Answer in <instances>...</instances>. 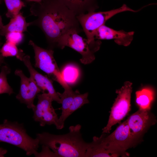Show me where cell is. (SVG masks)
<instances>
[{"label": "cell", "mask_w": 157, "mask_h": 157, "mask_svg": "<svg viewBox=\"0 0 157 157\" xmlns=\"http://www.w3.org/2000/svg\"><path fill=\"white\" fill-rule=\"evenodd\" d=\"M139 10H133L124 4L117 9L106 11L88 13L77 16L76 17L85 33L88 42L100 46L101 41L95 40L94 38L95 32L100 27L105 24L107 20L117 14L127 11L137 12Z\"/></svg>", "instance_id": "5b68a950"}, {"label": "cell", "mask_w": 157, "mask_h": 157, "mask_svg": "<svg viewBox=\"0 0 157 157\" xmlns=\"http://www.w3.org/2000/svg\"><path fill=\"white\" fill-rule=\"evenodd\" d=\"M135 94L136 102L139 109L149 110L154 99V90L150 87H144L137 91Z\"/></svg>", "instance_id": "e0dca14e"}, {"label": "cell", "mask_w": 157, "mask_h": 157, "mask_svg": "<svg viewBox=\"0 0 157 157\" xmlns=\"http://www.w3.org/2000/svg\"><path fill=\"white\" fill-rule=\"evenodd\" d=\"M7 8L6 14L8 18H12L20 13L22 8L25 6L21 0H4Z\"/></svg>", "instance_id": "ffe728a7"}, {"label": "cell", "mask_w": 157, "mask_h": 157, "mask_svg": "<svg viewBox=\"0 0 157 157\" xmlns=\"http://www.w3.org/2000/svg\"><path fill=\"white\" fill-rule=\"evenodd\" d=\"M29 44L33 47L35 53V66L45 72L53 80L58 82L64 90L72 89L64 80L53 57L54 51L51 49L40 47L30 40Z\"/></svg>", "instance_id": "52a82bcc"}, {"label": "cell", "mask_w": 157, "mask_h": 157, "mask_svg": "<svg viewBox=\"0 0 157 157\" xmlns=\"http://www.w3.org/2000/svg\"><path fill=\"white\" fill-rule=\"evenodd\" d=\"M30 11L36 19L29 22V26L40 28L52 46H57L61 36L71 29L83 31L76 16L57 0L35 2L31 5Z\"/></svg>", "instance_id": "6da1fadb"}, {"label": "cell", "mask_w": 157, "mask_h": 157, "mask_svg": "<svg viewBox=\"0 0 157 157\" xmlns=\"http://www.w3.org/2000/svg\"><path fill=\"white\" fill-rule=\"evenodd\" d=\"M37 104L32 108L34 120L39 122L41 126L54 124L56 126L58 118L52 105L53 100L48 93L38 94Z\"/></svg>", "instance_id": "9c48e42d"}, {"label": "cell", "mask_w": 157, "mask_h": 157, "mask_svg": "<svg viewBox=\"0 0 157 157\" xmlns=\"http://www.w3.org/2000/svg\"><path fill=\"white\" fill-rule=\"evenodd\" d=\"M10 71V69L7 65L3 66L1 68L0 73V94L7 93L10 95L14 93L7 81V75Z\"/></svg>", "instance_id": "44dd1931"}, {"label": "cell", "mask_w": 157, "mask_h": 157, "mask_svg": "<svg viewBox=\"0 0 157 157\" xmlns=\"http://www.w3.org/2000/svg\"><path fill=\"white\" fill-rule=\"evenodd\" d=\"M15 73L21 79L20 89L16 98L21 103L26 104L28 108L32 109L35 106V98L42 91L33 78L27 77L22 70L17 69Z\"/></svg>", "instance_id": "30bf717a"}, {"label": "cell", "mask_w": 157, "mask_h": 157, "mask_svg": "<svg viewBox=\"0 0 157 157\" xmlns=\"http://www.w3.org/2000/svg\"><path fill=\"white\" fill-rule=\"evenodd\" d=\"M88 95V92L80 94L79 92L75 95L69 108L63 116L58 118V124L56 126L57 129H62L64 127L65 120L69 116L84 104L89 103Z\"/></svg>", "instance_id": "2e32d148"}, {"label": "cell", "mask_w": 157, "mask_h": 157, "mask_svg": "<svg viewBox=\"0 0 157 157\" xmlns=\"http://www.w3.org/2000/svg\"><path fill=\"white\" fill-rule=\"evenodd\" d=\"M22 61L27 68L30 74L35 81L42 93L47 91L51 97L53 101L60 104V101L57 92L54 88L52 81L48 77L40 73L32 66L30 58L28 55H25Z\"/></svg>", "instance_id": "8fae6325"}, {"label": "cell", "mask_w": 157, "mask_h": 157, "mask_svg": "<svg viewBox=\"0 0 157 157\" xmlns=\"http://www.w3.org/2000/svg\"><path fill=\"white\" fill-rule=\"evenodd\" d=\"M132 83L126 82L116 91L117 97L111 108L106 126L102 129L103 133H108L114 125L119 122L127 115L130 109Z\"/></svg>", "instance_id": "ba28073f"}, {"label": "cell", "mask_w": 157, "mask_h": 157, "mask_svg": "<svg viewBox=\"0 0 157 157\" xmlns=\"http://www.w3.org/2000/svg\"><path fill=\"white\" fill-rule=\"evenodd\" d=\"M76 16L95 12L99 8L97 0H57Z\"/></svg>", "instance_id": "5bb4252c"}, {"label": "cell", "mask_w": 157, "mask_h": 157, "mask_svg": "<svg viewBox=\"0 0 157 157\" xmlns=\"http://www.w3.org/2000/svg\"><path fill=\"white\" fill-rule=\"evenodd\" d=\"M78 92L77 90L74 91L72 88L64 90L62 93L57 92L62 104L61 109L62 112L60 117L63 116L69 108L75 96Z\"/></svg>", "instance_id": "d6986e66"}, {"label": "cell", "mask_w": 157, "mask_h": 157, "mask_svg": "<svg viewBox=\"0 0 157 157\" xmlns=\"http://www.w3.org/2000/svg\"><path fill=\"white\" fill-rule=\"evenodd\" d=\"M80 33L75 29L69 30L60 38L57 47L62 49L65 47L73 49L81 55V62L87 64L94 60V53L99 49L100 47L89 43L87 39L78 35Z\"/></svg>", "instance_id": "8992f818"}, {"label": "cell", "mask_w": 157, "mask_h": 157, "mask_svg": "<svg viewBox=\"0 0 157 157\" xmlns=\"http://www.w3.org/2000/svg\"><path fill=\"white\" fill-rule=\"evenodd\" d=\"M103 133L100 137H96L97 140L101 146L116 157L129 156L126 150L138 141L132 134L127 120L109 135L106 136Z\"/></svg>", "instance_id": "277c9868"}, {"label": "cell", "mask_w": 157, "mask_h": 157, "mask_svg": "<svg viewBox=\"0 0 157 157\" xmlns=\"http://www.w3.org/2000/svg\"><path fill=\"white\" fill-rule=\"evenodd\" d=\"M81 126L77 124L69 128V132L63 135L48 132L38 133L36 137L39 144L51 149L58 157H85L89 143L83 139Z\"/></svg>", "instance_id": "7a4b0ae2"}, {"label": "cell", "mask_w": 157, "mask_h": 157, "mask_svg": "<svg viewBox=\"0 0 157 157\" xmlns=\"http://www.w3.org/2000/svg\"><path fill=\"white\" fill-rule=\"evenodd\" d=\"M0 142L7 143L23 150L26 155L36 156L39 142L30 136L22 124L5 119L0 124Z\"/></svg>", "instance_id": "3957f363"}, {"label": "cell", "mask_w": 157, "mask_h": 157, "mask_svg": "<svg viewBox=\"0 0 157 157\" xmlns=\"http://www.w3.org/2000/svg\"><path fill=\"white\" fill-rule=\"evenodd\" d=\"M28 1H34L35 2H39L41 1L42 0H26Z\"/></svg>", "instance_id": "484cf974"}, {"label": "cell", "mask_w": 157, "mask_h": 157, "mask_svg": "<svg viewBox=\"0 0 157 157\" xmlns=\"http://www.w3.org/2000/svg\"><path fill=\"white\" fill-rule=\"evenodd\" d=\"M2 0H0V2H1Z\"/></svg>", "instance_id": "4316f807"}, {"label": "cell", "mask_w": 157, "mask_h": 157, "mask_svg": "<svg viewBox=\"0 0 157 157\" xmlns=\"http://www.w3.org/2000/svg\"><path fill=\"white\" fill-rule=\"evenodd\" d=\"M134 33L133 31L115 30L104 24L97 30L94 38L98 40L114 39L117 44L127 46L129 45L132 41Z\"/></svg>", "instance_id": "7c38bea8"}, {"label": "cell", "mask_w": 157, "mask_h": 157, "mask_svg": "<svg viewBox=\"0 0 157 157\" xmlns=\"http://www.w3.org/2000/svg\"><path fill=\"white\" fill-rule=\"evenodd\" d=\"M0 42H1L0 41Z\"/></svg>", "instance_id": "83f0119b"}, {"label": "cell", "mask_w": 157, "mask_h": 157, "mask_svg": "<svg viewBox=\"0 0 157 157\" xmlns=\"http://www.w3.org/2000/svg\"><path fill=\"white\" fill-rule=\"evenodd\" d=\"M0 52L4 57L16 56L21 61L25 55L23 51L19 49L16 45L7 41L3 44L0 50Z\"/></svg>", "instance_id": "ac0fdd59"}, {"label": "cell", "mask_w": 157, "mask_h": 157, "mask_svg": "<svg viewBox=\"0 0 157 157\" xmlns=\"http://www.w3.org/2000/svg\"><path fill=\"white\" fill-rule=\"evenodd\" d=\"M7 151L2 147H0V157H4V155L6 154Z\"/></svg>", "instance_id": "603a6c76"}, {"label": "cell", "mask_w": 157, "mask_h": 157, "mask_svg": "<svg viewBox=\"0 0 157 157\" xmlns=\"http://www.w3.org/2000/svg\"><path fill=\"white\" fill-rule=\"evenodd\" d=\"M1 3V2H0V4ZM3 26V25L2 23L1 17L0 15V29Z\"/></svg>", "instance_id": "d4e9b609"}, {"label": "cell", "mask_w": 157, "mask_h": 157, "mask_svg": "<svg viewBox=\"0 0 157 157\" xmlns=\"http://www.w3.org/2000/svg\"><path fill=\"white\" fill-rule=\"evenodd\" d=\"M2 43L0 42V47ZM4 57L1 54L0 52V66L4 62Z\"/></svg>", "instance_id": "cb8c5ba5"}, {"label": "cell", "mask_w": 157, "mask_h": 157, "mask_svg": "<svg viewBox=\"0 0 157 157\" xmlns=\"http://www.w3.org/2000/svg\"><path fill=\"white\" fill-rule=\"evenodd\" d=\"M29 23H27L22 13H19L11 18L9 22L0 29V35L5 36L12 32L22 33L27 31Z\"/></svg>", "instance_id": "9a60e30c"}, {"label": "cell", "mask_w": 157, "mask_h": 157, "mask_svg": "<svg viewBox=\"0 0 157 157\" xmlns=\"http://www.w3.org/2000/svg\"><path fill=\"white\" fill-rule=\"evenodd\" d=\"M149 110L139 109L127 119L132 134L138 140L151 124Z\"/></svg>", "instance_id": "4fadbf2b"}, {"label": "cell", "mask_w": 157, "mask_h": 157, "mask_svg": "<svg viewBox=\"0 0 157 157\" xmlns=\"http://www.w3.org/2000/svg\"><path fill=\"white\" fill-rule=\"evenodd\" d=\"M7 42L17 45L20 43L23 38L22 33L12 32L8 33L5 36Z\"/></svg>", "instance_id": "7402d4cb"}]
</instances>
